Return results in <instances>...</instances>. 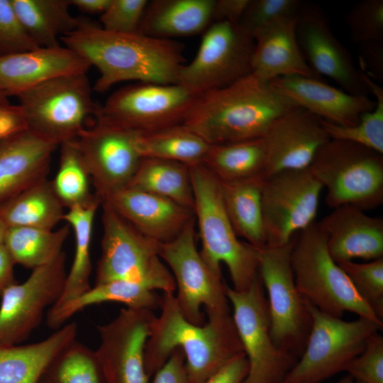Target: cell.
Listing matches in <instances>:
<instances>
[{
	"label": "cell",
	"instance_id": "1",
	"mask_svg": "<svg viewBox=\"0 0 383 383\" xmlns=\"http://www.w3.org/2000/svg\"><path fill=\"white\" fill-rule=\"evenodd\" d=\"M60 41L97 68L99 77L94 89L100 93L125 81L177 84L185 62L184 47L173 39L157 38L139 32L112 33L82 20Z\"/></svg>",
	"mask_w": 383,
	"mask_h": 383
},
{
	"label": "cell",
	"instance_id": "2",
	"mask_svg": "<svg viewBox=\"0 0 383 383\" xmlns=\"http://www.w3.org/2000/svg\"><path fill=\"white\" fill-rule=\"evenodd\" d=\"M160 314L154 318L144 350V363L150 377L167 361L174 349L185 357L191 383H203L228 360L243 352L231 313L206 312L203 326L189 322L174 294H163Z\"/></svg>",
	"mask_w": 383,
	"mask_h": 383
},
{
	"label": "cell",
	"instance_id": "3",
	"mask_svg": "<svg viewBox=\"0 0 383 383\" xmlns=\"http://www.w3.org/2000/svg\"><path fill=\"white\" fill-rule=\"evenodd\" d=\"M299 107L253 74L198 95L182 124L209 145L263 138L277 118Z\"/></svg>",
	"mask_w": 383,
	"mask_h": 383
},
{
	"label": "cell",
	"instance_id": "4",
	"mask_svg": "<svg viewBox=\"0 0 383 383\" xmlns=\"http://www.w3.org/2000/svg\"><path fill=\"white\" fill-rule=\"evenodd\" d=\"M194 216L201 242L199 253L208 267L221 275L227 266L237 292L248 290L258 276L257 250L239 240L226 211L220 181L202 164L189 167Z\"/></svg>",
	"mask_w": 383,
	"mask_h": 383
},
{
	"label": "cell",
	"instance_id": "5",
	"mask_svg": "<svg viewBox=\"0 0 383 383\" xmlns=\"http://www.w3.org/2000/svg\"><path fill=\"white\" fill-rule=\"evenodd\" d=\"M291 262L298 291L320 311L338 318L350 311L383 323L329 255L326 236L316 221L296 235Z\"/></svg>",
	"mask_w": 383,
	"mask_h": 383
},
{
	"label": "cell",
	"instance_id": "6",
	"mask_svg": "<svg viewBox=\"0 0 383 383\" xmlns=\"http://www.w3.org/2000/svg\"><path fill=\"white\" fill-rule=\"evenodd\" d=\"M309 169L326 188V203L332 209L348 205L366 211L383 203V154L331 139Z\"/></svg>",
	"mask_w": 383,
	"mask_h": 383
},
{
	"label": "cell",
	"instance_id": "7",
	"mask_svg": "<svg viewBox=\"0 0 383 383\" xmlns=\"http://www.w3.org/2000/svg\"><path fill=\"white\" fill-rule=\"evenodd\" d=\"M101 206L103 234L95 284L126 280L174 294V279L159 256L161 243L141 233L108 204Z\"/></svg>",
	"mask_w": 383,
	"mask_h": 383
},
{
	"label": "cell",
	"instance_id": "8",
	"mask_svg": "<svg viewBox=\"0 0 383 383\" xmlns=\"http://www.w3.org/2000/svg\"><path fill=\"white\" fill-rule=\"evenodd\" d=\"M16 97L26 129L57 146L76 138L99 106L87 73L52 79Z\"/></svg>",
	"mask_w": 383,
	"mask_h": 383
},
{
	"label": "cell",
	"instance_id": "9",
	"mask_svg": "<svg viewBox=\"0 0 383 383\" xmlns=\"http://www.w3.org/2000/svg\"><path fill=\"white\" fill-rule=\"evenodd\" d=\"M311 330L304 350L282 383H321L345 370L383 323L359 317L350 321L326 313L307 301Z\"/></svg>",
	"mask_w": 383,
	"mask_h": 383
},
{
	"label": "cell",
	"instance_id": "10",
	"mask_svg": "<svg viewBox=\"0 0 383 383\" xmlns=\"http://www.w3.org/2000/svg\"><path fill=\"white\" fill-rule=\"evenodd\" d=\"M296 236L284 245L257 250L258 275L268 296L272 340L278 348L299 358L307 341L311 318L306 300L296 288L292 267Z\"/></svg>",
	"mask_w": 383,
	"mask_h": 383
},
{
	"label": "cell",
	"instance_id": "11",
	"mask_svg": "<svg viewBox=\"0 0 383 383\" xmlns=\"http://www.w3.org/2000/svg\"><path fill=\"white\" fill-rule=\"evenodd\" d=\"M255 39L239 23L218 21L204 32L194 58L177 84L196 95L227 87L252 73Z\"/></svg>",
	"mask_w": 383,
	"mask_h": 383
},
{
	"label": "cell",
	"instance_id": "12",
	"mask_svg": "<svg viewBox=\"0 0 383 383\" xmlns=\"http://www.w3.org/2000/svg\"><path fill=\"white\" fill-rule=\"evenodd\" d=\"M197 96L179 84L139 82L114 91L95 118L145 135L182 125Z\"/></svg>",
	"mask_w": 383,
	"mask_h": 383
},
{
	"label": "cell",
	"instance_id": "13",
	"mask_svg": "<svg viewBox=\"0 0 383 383\" xmlns=\"http://www.w3.org/2000/svg\"><path fill=\"white\" fill-rule=\"evenodd\" d=\"M226 292L248 362L243 383H282L299 358L272 340L267 300L259 275L248 290L237 292L226 285Z\"/></svg>",
	"mask_w": 383,
	"mask_h": 383
},
{
	"label": "cell",
	"instance_id": "14",
	"mask_svg": "<svg viewBox=\"0 0 383 383\" xmlns=\"http://www.w3.org/2000/svg\"><path fill=\"white\" fill-rule=\"evenodd\" d=\"M195 224L194 216L176 238L161 243L159 256L172 271L182 315L189 322L203 326L201 306L206 312L231 313V309L222 276L208 267L196 248Z\"/></svg>",
	"mask_w": 383,
	"mask_h": 383
},
{
	"label": "cell",
	"instance_id": "15",
	"mask_svg": "<svg viewBox=\"0 0 383 383\" xmlns=\"http://www.w3.org/2000/svg\"><path fill=\"white\" fill-rule=\"evenodd\" d=\"M323 188L309 168L282 171L262 179L266 246L284 245L316 222Z\"/></svg>",
	"mask_w": 383,
	"mask_h": 383
},
{
	"label": "cell",
	"instance_id": "16",
	"mask_svg": "<svg viewBox=\"0 0 383 383\" xmlns=\"http://www.w3.org/2000/svg\"><path fill=\"white\" fill-rule=\"evenodd\" d=\"M63 251L54 261L33 270L26 281L1 296L0 348L25 341L40 323L45 310L60 299L67 272Z\"/></svg>",
	"mask_w": 383,
	"mask_h": 383
},
{
	"label": "cell",
	"instance_id": "17",
	"mask_svg": "<svg viewBox=\"0 0 383 383\" xmlns=\"http://www.w3.org/2000/svg\"><path fill=\"white\" fill-rule=\"evenodd\" d=\"M140 134L95 118L70 141L79 152L99 198L128 185L141 160Z\"/></svg>",
	"mask_w": 383,
	"mask_h": 383
},
{
	"label": "cell",
	"instance_id": "18",
	"mask_svg": "<svg viewBox=\"0 0 383 383\" xmlns=\"http://www.w3.org/2000/svg\"><path fill=\"white\" fill-rule=\"evenodd\" d=\"M155 317L152 310L126 307L97 326L100 343L95 351L104 383H148L144 350Z\"/></svg>",
	"mask_w": 383,
	"mask_h": 383
},
{
	"label": "cell",
	"instance_id": "19",
	"mask_svg": "<svg viewBox=\"0 0 383 383\" xmlns=\"http://www.w3.org/2000/svg\"><path fill=\"white\" fill-rule=\"evenodd\" d=\"M296 34L305 60L319 77L331 79L352 94L370 93L363 72L355 67L350 53L318 9H300L296 17Z\"/></svg>",
	"mask_w": 383,
	"mask_h": 383
},
{
	"label": "cell",
	"instance_id": "20",
	"mask_svg": "<svg viewBox=\"0 0 383 383\" xmlns=\"http://www.w3.org/2000/svg\"><path fill=\"white\" fill-rule=\"evenodd\" d=\"M263 138L264 178L282 171L309 168L318 151L331 140L321 119L301 107L277 118Z\"/></svg>",
	"mask_w": 383,
	"mask_h": 383
},
{
	"label": "cell",
	"instance_id": "21",
	"mask_svg": "<svg viewBox=\"0 0 383 383\" xmlns=\"http://www.w3.org/2000/svg\"><path fill=\"white\" fill-rule=\"evenodd\" d=\"M141 233L160 243L176 238L194 213L172 200L129 186L100 198Z\"/></svg>",
	"mask_w": 383,
	"mask_h": 383
},
{
	"label": "cell",
	"instance_id": "22",
	"mask_svg": "<svg viewBox=\"0 0 383 383\" xmlns=\"http://www.w3.org/2000/svg\"><path fill=\"white\" fill-rule=\"evenodd\" d=\"M282 94L315 116L343 126L355 125L360 116L374 109L367 95L346 92L322 81L304 76H288L270 81Z\"/></svg>",
	"mask_w": 383,
	"mask_h": 383
},
{
	"label": "cell",
	"instance_id": "23",
	"mask_svg": "<svg viewBox=\"0 0 383 383\" xmlns=\"http://www.w3.org/2000/svg\"><path fill=\"white\" fill-rule=\"evenodd\" d=\"M91 65L65 46L39 47L0 57V90L16 96L52 79L87 73Z\"/></svg>",
	"mask_w": 383,
	"mask_h": 383
},
{
	"label": "cell",
	"instance_id": "24",
	"mask_svg": "<svg viewBox=\"0 0 383 383\" xmlns=\"http://www.w3.org/2000/svg\"><path fill=\"white\" fill-rule=\"evenodd\" d=\"M326 236L329 255L338 264L383 257V219L353 206L334 208L317 222Z\"/></svg>",
	"mask_w": 383,
	"mask_h": 383
},
{
	"label": "cell",
	"instance_id": "25",
	"mask_svg": "<svg viewBox=\"0 0 383 383\" xmlns=\"http://www.w3.org/2000/svg\"><path fill=\"white\" fill-rule=\"evenodd\" d=\"M57 147L28 129L0 140V204L47 178Z\"/></svg>",
	"mask_w": 383,
	"mask_h": 383
},
{
	"label": "cell",
	"instance_id": "26",
	"mask_svg": "<svg viewBox=\"0 0 383 383\" xmlns=\"http://www.w3.org/2000/svg\"><path fill=\"white\" fill-rule=\"evenodd\" d=\"M296 17L279 19L254 33L252 74L267 81L296 75L321 79L301 52Z\"/></svg>",
	"mask_w": 383,
	"mask_h": 383
},
{
	"label": "cell",
	"instance_id": "27",
	"mask_svg": "<svg viewBox=\"0 0 383 383\" xmlns=\"http://www.w3.org/2000/svg\"><path fill=\"white\" fill-rule=\"evenodd\" d=\"M75 321L34 343L0 348V383H39L55 357L77 338Z\"/></svg>",
	"mask_w": 383,
	"mask_h": 383
},
{
	"label": "cell",
	"instance_id": "28",
	"mask_svg": "<svg viewBox=\"0 0 383 383\" xmlns=\"http://www.w3.org/2000/svg\"><path fill=\"white\" fill-rule=\"evenodd\" d=\"M215 0L148 1L138 32L170 39L204 32L213 22Z\"/></svg>",
	"mask_w": 383,
	"mask_h": 383
},
{
	"label": "cell",
	"instance_id": "29",
	"mask_svg": "<svg viewBox=\"0 0 383 383\" xmlns=\"http://www.w3.org/2000/svg\"><path fill=\"white\" fill-rule=\"evenodd\" d=\"M162 296L135 282L115 280L95 284L90 289L55 311L46 314V324L57 330L84 309L105 302H119L128 308L153 310L160 307Z\"/></svg>",
	"mask_w": 383,
	"mask_h": 383
},
{
	"label": "cell",
	"instance_id": "30",
	"mask_svg": "<svg viewBox=\"0 0 383 383\" xmlns=\"http://www.w3.org/2000/svg\"><path fill=\"white\" fill-rule=\"evenodd\" d=\"M101 205V200L96 195L91 202L71 207L65 213L63 220L72 228L74 234V255L63 292L50 311L60 309L91 287V235L96 213Z\"/></svg>",
	"mask_w": 383,
	"mask_h": 383
},
{
	"label": "cell",
	"instance_id": "31",
	"mask_svg": "<svg viewBox=\"0 0 383 383\" xmlns=\"http://www.w3.org/2000/svg\"><path fill=\"white\" fill-rule=\"evenodd\" d=\"M64 208L44 178L0 204V216L8 227L52 230L63 220Z\"/></svg>",
	"mask_w": 383,
	"mask_h": 383
},
{
	"label": "cell",
	"instance_id": "32",
	"mask_svg": "<svg viewBox=\"0 0 383 383\" xmlns=\"http://www.w3.org/2000/svg\"><path fill=\"white\" fill-rule=\"evenodd\" d=\"M23 28L39 46H60L59 40L76 29L80 21L69 11L70 0H11Z\"/></svg>",
	"mask_w": 383,
	"mask_h": 383
},
{
	"label": "cell",
	"instance_id": "33",
	"mask_svg": "<svg viewBox=\"0 0 383 383\" xmlns=\"http://www.w3.org/2000/svg\"><path fill=\"white\" fill-rule=\"evenodd\" d=\"M262 179L220 182L224 207L235 233L257 248L266 246L261 199Z\"/></svg>",
	"mask_w": 383,
	"mask_h": 383
},
{
	"label": "cell",
	"instance_id": "34",
	"mask_svg": "<svg viewBox=\"0 0 383 383\" xmlns=\"http://www.w3.org/2000/svg\"><path fill=\"white\" fill-rule=\"evenodd\" d=\"M202 165L221 182L263 179L266 166L264 138L210 145Z\"/></svg>",
	"mask_w": 383,
	"mask_h": 383
},
{
	"label": "cell",
	"instance_id": "35",
	"mask_svg": "<svg viewBox=\"0 0 383 383\" xmlns=\"http://www.w3.org/2000/svg\"><path fill=\"white\" fill-rule=\"evenodd\" d=\"M126 186L168 199L194 213L190 168L187 165L142 157Z\"/></svg>",
	"mask_w": 383,
	"mask_h": 383
},
{
	"label": "cell",
	"instance_id": "36",
	"mask_svg": "<svg viewBox=\"0 0 383 383\" xmlns=\"http://www.w3.org/2000/svg\"><path fill=\"white\" fill-rule=\"evenodd\" d=\"M70 231L67 223L57 230L9 227L4 244L16 264L33 270L52 262L63 252Z\"/></svg>",
	"mask_w": 383,
	"mask_h": 383
},
{
	"label": "cell",
	"instance_id": "37",
	"mask_svg": "<svg viewBox=\"0 0 383 383\" xmlns=\"http://www.w3.org/2000/svg\"><path fill=\"white\" fill-rule=\"evenodd\" d=\"M136 147L141 157L180 162L189 167L200 165L210 145L182 125L140 135Z\"/></svg>",
	"mask_w": 383,
	"mask_h": 383
},
{
	"label": "cell",
	"instance_id": "38",
	"mask_svg": "<svg viewBox=\"0 0 383 383\" xmlns=\"http://www.w3.org/2000/svg\"><path fill=\"white\" fill-rule=\"evenodd\" d=\"M370 92L375 98L373 109L363 113L354 126H343L321 119L330 139L351 142L383 154V88L363 72Z\"/></svg>",
	"mask_w": 383,
	"mask_h": 383
},
{
	"label": "cell",
	"instance_id": "39",
	"mask_svg": "<svg viewBox=\"0 0 383 383\" xmlns=\"http://www.w3.org/2000/svg\"><path fill=\"white\" fill-rule=\"evenodd\" d=\"M60 147L59 167L51 181L56 196L67 209L91 202L96 195L91 192V179L79 152L69 142Z\"/></svg>",
	"mask_w": 383,
	"mask_h": 383
},
{
	"label": "cell",
	"instance_id": "40",
	"mask_svg": "<svg viewBox=\"0 0 383 383\" xmlns=\"http://www.w3.org/2000/svg\"><path fill=\"white\" fill-rule=\"evenodd\" d=\"M43 378L49 383H104L96 351L76 340L55 357Z\"/></svg>",
	"mask_w": 383,
	"mask_h": 383
},
{
	"label": "cell",
	"instance_id": "41",
	"mask_svg": "<svg viewBox=\"0 0 383 383\" xmlns=\"http://www.w3.org/2000/svg\"><path fill=\"white\" fill-rule=\"evenodd\" d=\"M353 287L377 316L383 318V257L367 262L353 261L338 264Z\"/></svg>",
	"mask_w": 383,
	"mask_h": 383
},
{
	"label": "cell",
	"instance_id": "42",
	"mask_svg": "<svg viewBox=\"0 0 383 383\" xmlns=\"http://www.w3.org/2000/svg\"><path fill=\"white\" fill-rule=\"evenodd\" d=\"M352 40L360 45L383 42V0H363L347 14Z\"/></svg>",
	"mask_w": 383,
	"mask_h": 383
},
{
	"label": "cell",
	"instance_id": "43",
	"mask_svg": "<svg viewBox=\"0 0 383 383\" xmlns=\"http://www.w3.org/2000/svg\"><path fill=\"white\" fill-rule=\"evenodd\" d=\"M301 8L299 0H250L239 23L253 36L275 21L296 16Z\"/></svg>",
	"mask_w": 383,
	"mask_h": 383
},
{
	"label": "cell",
	"instance_id": "44",
	"mask_svg": "<svg viewBox=\"0 0 383 383\" xmlns=\"http://www.w3.org/2000/svg\"><path fill=\"white\" fill-rule=\"evenodd\" d=\"M148 4L147 0H111L101 14L100 26L112 33H138Z\"/></svg>",
	"mask_w": 383,
	"mask_h": 383
},
{
	"label": "cell",
	"instance_id": "45",
	"mask_svg": "<svg viewBox=\"0 0 383 383\" xmlns=\"http://www.w3.org/2000/svg\"><path fill=\"white\" fill-rule=\"evenodd\" d=\"M38 48L21 24L11 0H0V57Z\"/></svg>",
	"mask_w": 383,
	"mask_h": 383
},
{
	"label": "cell",
	"instance_id": "46",
	"mask_svg": "<svg viewBox=\"0 0 383 383\" xmlns=\"http://www.w3.org/2000/svg\"><path fill=\"white\" fill-rule=\"evenodd\" d=\"M344 371L362 383H383V337L379 332L368 339L362 352Z\"/></svg>",
	"mask_w": 383,
	"mask_h": 383
},
{
	"label": "cell",
	"instance_id": "47",
	"mask_svg": "<svg viewBox=\"0 0 383 383\" xmlns=\"http://www.w3.org/2000/svg\"><path fill=\"white\" fill-rule=\"evenodd\" d=\"M152 383H191L184 354L180 348L174 349L165 364L155 373Z\"/></svg>",
	"mask_w": 383,
	"mask_h": 383
},
{
	"label": "cell",
	"instance_id": "48",
	"mask_svg": "<svg viewBox=\"0 0 383 383\" xmlns=\"http://www.w3.org/2000/svg\"><path fill=\"white\" fill-rule=\"evenodd\" d=\"M248 372V362L244 352L228 360L203 383H243Z\"/></svg>",
	"mask_w": 383,
	"mask_h": 383
},
{
	"label": "cell",
	"instance_id": "49",
	"mask_svg": "<svg viewBox=\"0 0 383 383\" xmlns=\"http://www.w3.org/2000/svg\"><path fill=\"white\" fill-rule=\"evenodd\" d=\"M361 70L372 79L383 77V42L361 45Z\"/></svg>",
	"mask_w": 383,
	"mask_h": 383
},
{
	"label": "cell",
	"instance_id": "50",
	"mask_svg": "<svg viewBox=\"0 0 383 383\" xmlns=\"http://www.w3.org/2000/svg\"><path fill=\"white\" fill-rule=\"evenodd\" d=\"M26 129L18 105L0 101V140Z\"/></svg>",
	"mask_w": 383,
	"mask_h": 383
},
{
	"label": "cell",
	"instance_id": "51",
	"mask_svg": "<svg viewBox=\"0 0 383 383\" xmlns=\"http://www.w3.org/2000/svg\"><path fill=\"white\" fill-rule=\"evenodd\" d=\"M249 1L250 0H215L213 23H239Z\"/></svg>",
	"mask_w": 383,
	"mask_h": 383
},
{
	"label": "cell",
	"instance_id": "52",
	"mask_svg": "<svg viewBox=\"0 0 383 383\" xmlns=\"http://www.w3.org/2000/svg\"><path fill=\"white\" fill-rule=\"evenodd\" d=\"M15 265L4 244L0 245V297L9 287L17 282L14 277Z\"/></svg>",
	"mask_w": 383,
	"mask_h": 383
},
{
	"label": "cell",
	"instance_id": "53",
	"mask_svg": "<svg viewBox=\"0 0 383 383\" xmlns=\"http://www.w3.org/2000/svg\"><path fill=\"white\" fill-rule=\"evenodd\" d=\"M111 0H70L71 5L88 13H103Z\"/></svg>",
	"mask_w": 383,
	"mask_h": 383
},
{
	"label": "cell",
	"instance_id": "54",
	"mask_svg": "<svg viewBox=\"0 0 383 383\" xmlns=\"http://www.w3.org/2000/svg\"><path fill=\"white\" fill-rule=\"evenodd\" d=\"M8 226L0 216V245L4 244L5 236L8 230Z\"/></svg>",
	"mask_w": 383,
	"mask_h": 383
},
{
	"label": "cell",
	"instance_id": "55",
	"mask_svg": "<svg viewBox=\"0 0 383 383\" xmlns=\"http://www.w3.org/2000/svg\"><path fill=\"white\" fill-rule=\"evenodd\" d=\"M337 383H362V382L356 380L355 379H354L353 377L348 374L347 376H345L344 377H343Z\"/></svg>",
	"mask_w": 383,
	"mask_h": 383
},
{
	"label": "cell",
	"instance_id": "56",
	"mask_svg": "<svg viewBox=\"0 0 383 383\" xmlns=\"http://www.w3.org/2000/svg\"><path fill=\"white\" fill-rule=\"evenodd\" d=\"M0 101L9 102L7 99V96L0 90Z\"/></svg>",
	"mask_w": 383,
	"mask_h": 383
},
{
	"label": "cell",
	"instance_id": "57",
	"mask_svg": "<svg viewBox=\"0 0 383 383\" xmlns=\"http://www.w3.org/2000/svg\"><path fill=\"white\" fill-rule=\"evenodd\" d=\"M39 383H49V382L43 377V379Z\"/></svg>",
	"mask_w": 383,
	"mask_h": 383
}]
</instances>
